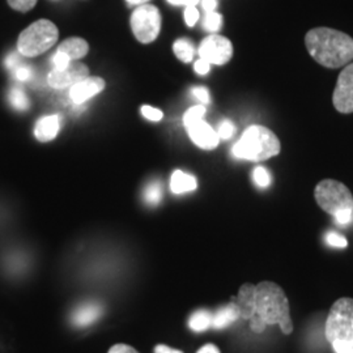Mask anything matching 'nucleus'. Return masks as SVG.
Wrapping results in <instances>:
<instances>
[{"mask_svg": "<svg viewBox=\"0 0 353 353\" xmlns=\"http://www.w3.org/2000/svg\"><path fill=\"white\" fill-rule=\"evenodd\" d=\"M173 51L176 54V58L185 63H189L194 58L195 54V49L194 45L190 42L189 39L186 38H179L176 39L173 45Z\"/></svg>", "mask_w": 353, "mask_h": 353, "instance_id": "aec40b11", "label": "nucleus"}, {"mask_svg": "<svg viewBox=\"0 0 353 353\" xmlns=\"http://www.w3.org/2000/svg\"><path fill=\"white\" fill-rule=\"evenodd\" d=\"M105 88V81L101 77H85L84 80L76 83L70 90V99L76 105H81L96 94L101 93Z\"/></svg>", "mask_w": 353, "mask_h": 353, "instance_id": "ddd939ff", "label": "nucleus"}, {"mask_svg": "<svg viewBox=\"0 0 353 353\" xmlns=\"http://www.w3.org/2000/svg\"><path fill=\"white\" fill-rule=\"evenodd\" d=\"M192 94L199 100V101L203 102V103H210V92H208V89L203 88V87H199V88H194L192 89Z\"/></svg>", "mask_w": 353, "mask_h": 353, "instance_id": "f704fd0d", "label": "nucleus"}, {"mask_svg": "<svg viewBox=\"0 0 353 353\" xmlns=\"http://www.w3.org/2000/svg\"><path fill=\"white\" fill-rule=\"evenodd\" d=\"M204 114H205V108L203 105H198V106L191 108L183 115V125H185V127H189L190 125H192V123H195L198 121H202Z\"/></svg>", "mask_w": 353, "mask_h": 353, "instance_id": "b1692460", "label": "nucleus"}, {"mask_svg": "<svg viewBox=\"0 0 353 353\" xmlns=\"http://www.w3.org/2000/svg\"><path fill=\"white\" fill-rule=\"evenodd\" d=\"M59 38V30L49 20H38L28 26L17 39V51L23 57H37L52 48Z\"/></svg>", "mask_w": 353, "mask_h": 353, "instance_id": "20e7f679", "label": "nucleus"}, {"mask_svg": "<svg viewBox=\"0 0 353 353\" xmlns=\"http://www.w3.org/2000/svg\"><path fill=\"white\" fill-rule=\"evenodd\" d=\"M131 29L141 43H151L161 30V14L157 7L141 4L131 14Z\"/></svg>", "mask_w": 353, "mask_h": 353, "instance_id": "0eeeda50", "label": "nucleus"}, {"mask_svg": "<svg viewBox=\"0 0 353 353\" xmlns=\"http://www.w3.org/2000/svg\"><path fill=\"white\" fill-rule=\"evenodd\" d=\"M37 0H8V4L19 12H28L36 6Z\"/></svg>", "mask_w": 353, "mask_h": 353, "instance_id": "a878e982", "label": "nucleus"}, {"mask_svg": "<svg viewBox=\"0 0 353 353\" xmlns=\"http://www.w3.org/2000/svg\"><path fill=\"white\" fill-rule=\"evenodd\" d=\"M212 326V313L208 310H196L189 318V327L195 332H202Z\"/></svg>", "mask_w": 353, "mask_h": 353, "instance_id": "6ab92c4d", "label": "nucleus"}, {"mask_svg": "<svg viewBox=\"0 0 353 353\" xmlns=\"http://www.w3.org/2000/svg\"><path fill=\"white\" fill-rule=\"evenodd\" d=\"M202 6L205 12H214L217 7V0H202Z\"/></svg>", "mask_w": 353, "mask_h": 353, "instance_id": "ea45409f", "label": "nucleus"}, {"mask_svg": "<svg viewBox=\"0 0 353 353\" xmlns=\"http://www.w3.org/2000/svg\"><path fill=\"white\" fill-rule=\"evenodd\" d=\"M186 128L189 132L190 139L192 140L194 144H196L199 148L210 151V150H214L219 145L220 138L217 132L203 119L190 125Z\"/></svg>", "mask_w": 353, "mask_h": 353, "instance_id": "9b49d317", "label": "nucleus"}, {"mask_svg": "<svg viewBox=\"0 0 353 353\" xmlns=\"http://www.w3.org/2000/svg\"><path fill=\"white\" fill-rule=\"evenodd\" d=\"M256 314L261 316L267 326L276 325L290 314V303L284 290L278 284L262 281L255 290Z\"/></svg>", "mask_w": 353, "mask_h": 353, "instance_id": "7ed1b4c3", "label": "nucleus"}, {"mask_svg": "<svg viewBox=\"0 0 353 353\" xmlns=\"http://www.w3.org/2000/svg\"><path fill=\"white\" fill-rule=\"evenodd\" d=\"M210 70H211V64L202 58L195 63V72L199 75H207L210 72Z\"/></svg>", "mask_w": 353, "mask_h": 353, "instance_id": "4c0bfd02", "label": "nucleus"}, {"mask_svg": "<svg viewBox=\"0 0 353 353\" xmlns=\"http://www.w3.org/2000/svg\"><path fill=\"white\" fill-rule=\"evenodd\" d=\"M255 290H256V287L252 284H243L241 287L236 305L239 306L240 316L243 319H250L256 313Z\"/></svg>", "mask_w": 353, "mask_h": 353, "instance_id": "2eb2a0df", "label": "nucleus"}, {"mask_svg": "<svg viewBox=\"0 0 353 353\" xmlns=\"http://www.w3.org/2000/svg\"><path fill=\"white\" fill-rule=\"evenodd\" d=\"M71 62H72V61H70V58H68L65 54H63V52H61V51H57V52L54 54V57H52L54 68H57V70L65 68Z\"/></svg>", "mask_w": 353, "mask_h": 353, "instance_id": "c756f323", "label": "nucleus"}, {"mask_svg": "<svg viewBox=\"0 0 353 353\" xmlns=\"http://www.w3.org/2000/svg\"><path fill=\"white\" fill-rule=\"evenodd\" d=\"M325 334L330 343L344 341L353 344V300L341 299L332 305Z\"/></svg>", "mask_w": 353, "mask_h": 353, "instance_id": "39448f33", "label": "nucleus"}, {"mask_svg": "<svg viewBox=\"0 0 353 353\" xmlns=\"http://www.w3.org/2000/svg\"><path fill=\"white\" fill-rule=\"evenodd\" d=\"M326 240H327L328 243H330L331 246H334V248H341V249H344V248L347 246V240H345L343 236H341V234H338V233H328Z\"/></svg>", "mask_w": 353, "mask_h": 353, "instance_id": "2f4dec72", "label": "nucleus"}, {"mask_svg": "<svg viewBox=\"0 0 353 353\" xmlns=\"http://www.w3.org/2000/svg\"><path fill=\"white\" fill-rule=\"evenodd\" d=\"M199 55L210 64L223 65L232 59L233 45L228 38L212 34L203 39L199 46Z\"/></svg>", "mask_w": 353, "mask_h": 353, "instance_id": "6e6552de", "label": "nucleus"}, {"mask_svg": "<svg viewBox=\"0 0 353 353\" xmlns=\"http://www.w3.org/2000/svg\"><path fill=\"white\" fill-rule=\"evenodd\" d=\"M336 223L341 225H348L353 220V211L352 210H345V211H341L334 216Z\"/></svg>", "mask_w": 353, "mask_h": 353, "instance_id": "72a5a7b5", "label": "nucleus"}, {"mask_svg": "<svg viewBox=\"0 0 353 353\" xmlns=\"http://www.w3.org/2000/svg\"><path fill=\"white\" fill-rule=\"evenodd\" d=\"M147 1H148V0H127L128 4H140V6H141V4H145Z\"/></svg>", "mask_w": 353, "mask_h": 353, "instance_id": "c03bdc74", "label": "nucleus"}, {"mask_svg": "<svg viewBox=\"0 0 353 353\" xmlns=\"http://www.w3.org/2000/svg\"><path fill=\"white\" fill-rule=\"evenodd\" d=\"M204 29L211 32V33H216L221 29L223 26V16L217 12H208L205 14L204 19Z\"/></svg>", "mask_w": 353, "mask_h": 353, "instance_id": "5701e85b", "label": "nucleus"}, {"mask_svg": "<svg viewBox=\"0 0 353 353\" xmlns=\"http://www.w3.org/2000/svg\"><path fill=\"white\" fill-rule=\"evenodd\" d=\"M332 347L336 353H353L352 343H344V341H334Z\"/></svg>", "mask_w": 353, "mask_h": 353, "instance_id": "c9c22d12", "label": "nucleus"}, {"mask_svg": "<svg viewBox=\"0 0 353 353\" xmlns=\"http://www.w3.org/2000/svg\"><path fill=\"white\" fill-rule=\"evenodd\" d=\"M88 76V67L85 64L74 61L62 70L54 68L48 76V83L51 88H67L75 85L76 83L84 80Z\"/></svg>", "mask_w": 353, "mask_h": 353, "instance_id": "9d476101", "label": "nucleus"}, {"mask_svg": "<svg viewBox=\"0 0 353 353\" xmlns=\"http://www.w3.org/2000/svg\"><path fill=\"white\" fill-rule=\"evenodd\" d=\"M279 325H280V327H281L283 332H284L285 335H290V332L293 331V323H292L290 314L284 316V318L279 322Z\"/></svg>", "mask_w": 353, "mask_h": 353, "instance_id": "58836bf2", "label": "nucleus"}, {"mask_svg": "<svg viewBox=\"0 0 353 353\" xmlns=\"http://www.w3.org/2000/svg\"><path fill=\"white\" fill-rule=\"evenodd\" d=\"M249 321H250V327H252V331L256 332V334L263 332L265 327H267V323H265V321H263L261 316H258L256 313H255Z\"/></svg>", "mask_w": 353, "mask_h": 353, "instance_id": "473e14b6", "label": "nucleus"}, {"mask_svg": "<svg viewBox=\"0 0 353 353\" xmlns=\"http://www.w3.org/2000/svg\"><path fill=\"white\" fill-rule=\"evenodd\" d=\"M140 112H141L144 118H147L148 121H152V122H159V121H161L164 118V113L161 110L154 109L152 106H147V105L141 106Z\"/></svg>", "mask_w": 353, "mask_h": 353, "instance_id": "bb28decb", "label": "nucleus"}, {"mask_svg": "<svg viewBox=\"0 0 353 353\" xmlns=\"http://www.w3.org/2000/svg\"><path fill=\"white\" fill-rule=\"evenodd\" d=\"M305 45L310 57L327 68H339L353 59V38L331 28L309 30Z\"/></svg>", "mask_w": 353, "mask_h": 353, "instance_id": "f257e3e1", "label": "nucleus"}, {"mask_svg": "<svg viewBox=\"0 0 353 353\" xmlns=\"http://www.w3.org/2000/svg\"><path fill=\"white\" fill-rule=\"evenodd\" d=\"M196 353H220V350L214 344H205Z\"/></svg>", "mask_w": 353, "mask_h": 353, "instance_id": "37998d69", "label": "nucleus"}, {"mask_svg": "<svg viewBox=\"0 0 353 353\" xmlns=\"http://www.w3.org/2000/svg\"><path fill=\"white\" fill-rule=\"evenodd\" d=\"M240 316V310L236 303H228L227 306H223L217 309L212 314V326L217 330L225 328L234 323Z\"/></svg>", "mask_w": 353, "mask_h": 353, "instance_id": "f3484780", "label": "nucleus"}, {"mask_svg": "<svg viewBox=\"0 0 353 353\" xmlns=\"http://www.w3.org/2000/svg\"><path fill=\"white\" fill-rule=\"evenodd\" d=\"M316 201L327 214H335L345 210L353 211V196L345 185L334 179H325L316 185Z\"/></svg>", "mask_w": 353, "mask_h": 353, "instance_id": "423d86ee", "label": "nucleus"}, {"mask_svg": "<svg viewBox=\"0 0 353 353\" xmlns=\"http://www.w3.org/2000/svg\"><path fill=\"white\" fill-rule=\"evenodd\" d=\"M108 353H139L135 348L127 345V344H115Z\"/></svg>", "mask_w": 353, "mask_h": 353, "instance_id": "e433bc0d", "label": "nucleus"}, {"mask_svg": "<svg viewBox=\"0 0 353 353\" xmlns=\"http://www.w3.org/2000/svg\"><path fill=\"white\" fill-rule=\"evenodd\" d=\"M281 145L278 137L263 126L249 127L240 141L233 147L237 159L249 161H265L280 153Z\"/></svg>", "mask_w": 353, "mask_h": 353, "instance_id": "f03ea898", "label": "nucleus"}, {"mask_svg": "<svg viewBox=\"0 0 353 353\" xmlns=\"http://www.w3.org/2000/svg\"><path fill=\"white\" fill-rule=\"evenodd\" d=\"M61 130V117L59 115H48L41 118L34 128V135L39 141L46 143L55 139Z\"/></svg>", "mask_w": 353, "mask_h": 353, "instance_id": "4468645a", "label": "nucleus"}, {"mask_svg": "<svg viewBox=\"0 0 353 353\" xmlns=\"http://www.w3.org/2000/svg\"><path fill=\"white\" fill-rule=\"evenodd\" d=\"M13 72H14V77H16L17 80H21V81L30 80V79H32V75H33V71H32V68H30V67H28V65H21V64L16 65V67L13 68Z\"/></svg>", "mask_w": 353, "mask_h": 353, "instance_id": "c85d7f7f", "label": "nucleus"}, {"mask_svg": "<svg viewBox=\"0 0 353 353\" xmlns=\"http://www.w3.org/2000/svg\"><path fill=\"white\" fill-rule=\"evenodd\" d=\"M170 4L173 6H196L199 3V0H168Z\"/></svg>", "mask_w": 353, "mask_h": 353, "instance_id": "79ce46f5", "label": "nucleus"}, {"mask_svg": "<svg viewBox=\"0 0 353 353\" xmlns=\"http://www.w3.org/2000/svg\"><path fill=\"white\" fill-rule=\"evenodd\" d=\"M199 20V11L196 10L195 6H189L186 7L185 11V21L189 26H194L196 24V21Z\"/></svg>", "mask_w": 353, "mask_h": 353, "instance_id": "7c9ffc66", "label": "nucleus"}, {"mask_svg": "<svg viewBox=\"0 0 353 353\" xmlns=\"http://www.w3.org/2000/svg\"><path fill=\"white\" fill-rule=\"evenodd\" d=\"M198 188V182L196 178L194 176H190L188 173H183L181 170H176L170 179V190L176 194H185V192H190L194 191Z\"/></svg>", "mask_w": 353, "mask_h": 353, "instance_id": "a211bd4d", "label": "nucleus"}, {"mask_svg": "<svg viewBox=\"0 0 353 353\" xmlns=\"http://www.w3.org/2000/svg\"><path fill=\"white\" fill-rule=\"evenodd\" d=\"M8 100H10L11 105H12L16 110L26 112V110H28V108H29L28 96L20 88H13L10 92V94H8Z\"/></svg>", "mask_w": 353, "mask_h": 353, "instance_id": "4be33fe9", "label": "nucleus"}, {"mask_svg": "<svg viewBox=\"0 0 353 353\" xmlns=\"http://www.w3.org/2000/svg\"><path fill=\"white\" fill-rule=\"evenodd\" d=\"M234 130H236V127L230 121H224L220 123L216 132H217L219 138H221V139H230L234 134Z\"/></svg>", "mask_w": 353, "mask_h": 353, "instance_id": "cd10ccee", "label": "nucleus"}, {"mask_svg": "<svg viewBox=\"0 0 353 353\" xmlns=\"http://www.w3.org/2000/svg\"><path fill=\"white\" fill-rule=\"evenodd\" d=\"M154 353H183L182 351H178V350H173L165 344H159L154 347Z\"/></svg>", "mask_w": 353, "mask_h": 353, "instance_id": "a19ab883", "label": "nucleus"}, {"mask_svg": "<svg viewBox=\"0 0 353 353\" xmlns=\"http://www.w3.org/2000/svg\"><path fill=\"white\" fill-rule=\"evenodd\" d=\"M103 314V306L97 301L80 303L71 313L70 321L75 327L84 328L96 323Z\"/></svg>", "mask_w": 353, "mask_h": 353, "instance_id": "f8f14e48", "label": "nucleus"}, {"mask_svg": "<svg viewBox=\"0 0 353 353\" xmlns=\"http://www.w3.org/2000/svg\"><path fill=\"white\" fill-rule=\"evenodd\" d=\"M254 181L255 183L259 186V188H267L271 182V176L268 174V172L265 170V168L259 166V168H255L254 170Z\"/></svg>", "mask_w": 353, "mask_h": 353, "instance_id": "393cba45", "label": "nucleus"}, {"mask_svg": "<svg viewBox=\"0 0 353 353\" xmlns=\"http://www.w3.org/2000/svg\"><path fill=\"white\" fill-rule=\"evenodd\" d=\"M163 185L159 181H153L143 191V199L148 205H159L163 201Z\"/></svg>", "mask_w": 353, "mask_h": 353, "instance_id": "412c9836", "label": "nucleus"}, {"mask_svg": "<svg viewBox=\"0 0 353 353\" xmlns=\"http://www.w3.org/2000/svg\"><path fill=\"white\" fill-rule=\"evenodd\" d=\"M57 51L63 52L70 58V61L74 62V61H79V59L84 58L88 54L89 45L88 42L83 38H68L58 46Z\"/></svg>", "mask_w": 353, "mask_h": 353, "instance_id": "dca6fc26", "label": "nucleus"}, {"mask_svg": "<svg viewBox=\"0 0 353 353\" xmlns=\"http://www.w3.org/2000/svg\"><path fill=\"white\" fill-rule=\"evenodd\" d=\"M332 102L339 113H353V63L341 71L334 90Z\"/></svg>", "mask_w": 353, "mask_h": 353, "instance_id": "1a4fd4ad", "label": "nucleus"}]
</instances>
